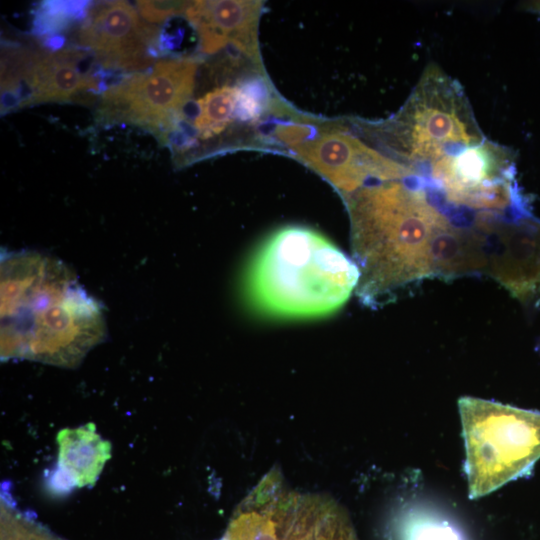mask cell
I'll return each instance as SVG.
<instances>
[{
  "label": "cell",
  "mask_w": 540,
  "mask_h": 540,
  "mask_svg": "<svg viewBox=\"0 0 540 540\" xmlns=\"http://www.w3.org/2000/svg\"><path fill=\"white\" fill-rule=\"evenodd\" d=\"M261 10L260 1L205 0L189 2L184 13L196 29L204 53L231 45L249 58H258Z\"/></svg>",
  "instance_id": "cell-12"
},
{
  "label": "cell",
  "mask_w": 540,
  "mask_h": 540,
  "mask_svg": "<svg viewBox=\"0 0 540 540\" xmlns=\"http://www.w3.org/2000/svg\"><path fill=\"white\" fill-rule=\"evenodd\" d=\"M235 118L236 86H221L197 100L193 126L198 137L207 140L222 133Z\"/></svg>",
  "instance_id": "cell-14"
},
{
  "label": "cell",
  "mask_w": 540,
  "mask_h": 540,
  "mask_svg": "<svg viewBox=\"0 0 540 540\" xmlns=\"http://www.w3.org/2000/svg\"><path fill=\"white\" fill-rule=\"evenodd\" d=\"M101 304L60 260L1 254V358L77 366L106 337Z\"/></svg>",
  "instance_id": "cell-2"
},
{
  "label": "cell",
  "mask_w": 540,
  "mask_h": 540,
  "mask_svg": "<svg viewBox=\"0 0 540 540\" xmlns=\"http://www.w3.org/2000/svg\"><path fill=\"white\" fill-rule=\"evenodd\" d=\"M84 51L44 52L10 45L1 54V107L4 111L41 102H68L101 90L100 80L80 63Z\"/></svg>",
  "instance_id": "cell-8"
},
{
  "label": "cell",
  "mask_w": 540,
  "mask_h": 540,
  "mask_svg": "<svg viewBox=\"0 0 540 540\" xmlns=\"http://www.w3.org/2000/svg\"><path fill=\"white\" fill-rule=\"evenodd\" d=\"M58 466L76 487L92 485L110 457V444L92 423L58 433Z\"/></svg>",
  "instance_id": "cell-13"
},
{
  "label": "cell",
  "mask_w": 540,
  "mask_h": 540,
  "mask_svg": "<svg viewBox=\"0 0 540 540\" xmlns=\"http://www.w3.org/2000/svg\"><path fill=\"white\" fill-rule=\"evenodd\" d=\"M485 275L525 305L540 301V219L532 214L492 224Z\"/></svg>",
  "instance_id": "cell-11"
},
{
  "label": "cell",
  "mask_w": 540,
  "mask_h": 540,
  "mask_svg": "<svg viewBox=\"0 0 540 540\" xmlns=\"http://www.w3.org/2000/svg\"><path fill=\"white\" fill-rule=\"evenodd\" d=\"M376 127L391 156L420 175L434 161L485 139L463 88L435 64L401 109Z\"/></svg>",
  "instance_id": "cell-4"
},
{
  "label": "cell",
  "mask_w": 540,
  "mask_h": 540,
  "mask_svg": "<svg viewBox=\"0 0 540 540\" xmlns=\"http://www.w3.org/2000/svg\"><path fill=\"white\" fill-rule=\"evenodd\" d=\"M469 497L526 476L540 459V412L464 396L458 400Z\"/></svg>",
  "instance_id": "cell-6"
},
{
  "label": "cell",
  "mask_w": 540,
  "mask_h": 540,
  "mask_svg": "<svg viewBox=\"0 0 540 540\" xmlns=\"http://www.w3.org/2000/svg\"><path fill=\"white\" fill-rule=\"evenodd\" d=\"M296 156L330 183L342 198L370 183L419 175L346 129L328 130L304 142L297 147Z\"/></svg>",
  "instance_id": "cell-9"
},
{
  "label": "cell",
  "mask_w": 540,
  "mask_h": 540,
  "mask_svg": "<svg viewBox=\"0 0 540 540\" xmlns=\"http://www.w3.org/2000/svg\"><path fill=\"white\" fill-rule=\"evenodd\" d=\"M360 271L321 233L290 225L272 232L246 264L242 293L255 313L278 319L332 315L356 291Z\"/></svg>",
  "instance_id": "cell-3"
},
{
  "label": "cell",
  "mask_w": 540,
  "mask_h": 540,
  "mask_svg": "<svg viewBox=\"0 0 540 540\" xmlns=\"http://www.w3.org/2000/svg\"><path fill=\"white\" fill-rule=\"evenodd\" d=\"M2 540H59L37 524L2 509L1 515Z\"/></svg>",
  "instance_id": "cell-19"
},
{
  "label": "cell",
  "mask_w": 540,
  "mask_h": 540,
  "mask_svg": "<svg viewBox=\"0 0 540 540\" xmlns=\"http://www.w3.org/2000/svg\"><path fill=\"white\" fill-rule=\"evenodd\" d=\"M421 176L427 192L454 222L532 215L516 179L513 151L486 138L434 161Z\"/></svg>",
  "instance_id": "cell-5"
},
{
  "label": "cell",
  "mask_w": 540,
  "mask_h": 540,
  "mask_svg": "<svg viewBox=\"0 0 540 540\" xmlns=\"http://www.w3.org/2000/svg\"><path fill=\"white\" fill-rule=\"evenodd\" d=\"M400 540H464L461 532L447 520L425 513L411 512L399 526Z\"/></svg>",
  "instance_id": "cell-15"
},
{
  "label": "cell",
  "mask_w": 540,
  "mask_h": 540,
  "mask_svg": "<svg viewBox=\"0 0 540 540\" xmlns=\"http://www.w3.org/2000/svg\"><path fill=\"white\" fill-rule=\"evenodd\" d=\"M197 63L187 58L157 61L104 91L99 116L153 132L169 130L192 96Z\"/></svg>",
  "instance_id": "cell-7"
},
{
  "label": "cell",
  "mask_w": 540,
  "mask_h": 540,
  "mask_svg": "<svg viewBox=\"0 0 540 540\" xmlns=\"http://www.w3.org/2000/svg\"><path fill=\"white\" fill-rule=\"evenodd\" d=\"M237 118L255 121L260 118L269 103V91L260 79H246L236 86Z\"/></svg>",
  "instance_id": "cell-18"
},
{
  "label": "cell",
  "mask_w": 540,
  "mask_h": 540,
  "mask_svg": "<svg viewBox=\"0 0 540 540\" xmlns=\"http://www.w3.org/2000/svg\"><path fill=\"white\" fill-rule=\"evenodd\" d=\"M350 220L356 294L371 308L425 279H453L460 227L437 205L421 176L374 182L343 197Z\"/></svg>",
  "instance_id": "cell-1"
},
{
  "label": "cell",
  "mask_w": 540,
  "mask_h": 540,
  "mask_svg": "<svg viewBox=\"0 0 540 540\" xmlns=\"http://www.w3.org/2000/svg\"><path fill=\"white\" fill-rule=\"evenodd\" d=\"M158 29L124 1L91 5L77 34L78 43L106 69L147 70L156 58Z\"/></svg>",
  "instance_id": "cell-10"
},
{
  "label": "cell",
  "mask_w": 540,
  "mask_h": 540,
  "mask_svg": "<svg viewBox=\"0 0 540 540\" xmlns=\"http://www.w3.org/2000/svg\"><path fill=\"white\" fill-rule=\"evenodd\" d=\"M83 1H45L38 8L34 21L37 34H51L69 26L73 21L86 18L91 7Z\"/></svg>",
  "instance_id": "cell-16"
},
{
  "label": "cell",
  "mask_w": 540,
  "mask_h": 540,
  "mask_svg": "<svg viewBox=\"0 0 540 540\" xmlns=\"http://www.w3.org/2000/svg\"><path fill=\"white\" fill-rule=\"evenodd\" d=\"M188 4L189 2L138 1L136 8L145 21L158 23L177 13L185 12Z\"/></svg>",
  "instance_id": "cell-20"
},
{
  "label": "cell",
  "mask_w": 540,
  "mask_h": 540,
  "mask_svg": "<svg viewBox=\"0 0 540 540\" xmlns=\"http://www.w3.org/2000/svg\"><path fill=\"white\" fill-rule=\"evenodd\" d=\"M296 540H357L346 516L329 504Z\"/></svg>",
  "instance_id": "cell-17"
}]
</instances>
